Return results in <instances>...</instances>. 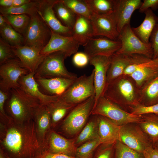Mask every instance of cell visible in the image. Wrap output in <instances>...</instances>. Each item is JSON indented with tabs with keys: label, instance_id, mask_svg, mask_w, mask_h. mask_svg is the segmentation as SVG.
Listing matches in <instances>:
<instances>
[{
	"label": "cell",
	"instance_id": "obj_1",
	"mask_svg": "<svg viewBox=\"0 0 158 158\" xmlns=\"http://www.w3.org/2000/svg\"><path fill=\"white\" fill-rule=\"evenodd\" d=\"M1 149L11 158H36L43 152L33 119L22 123L0 122Z\"/></svg>",
	"mask_w": 158,
	"mask_h": 158
},
{
	"label": "cell",
	"instance_id": "obj_2",
	"mask_svg": "<svg viewBox=\"0 0 158 158\" xmlns=\"http://www.w3.org/2000/svg\"><path fill=\"white\" fill-rule=\"evenodd\" d=\"M103 96L129 112L140 104V88L128 75L123 74L108 83Z\"/></svg>",
	"mask_w": 158,
	"mask_h": 158
},
{
	"label": "cell",
	"instance_id": "obj_3",
	"mask_svg": "<svg viewBox=\"0 0 158 158\" xmlns=\"http://www.w3.org/2000/svg\"><path fill=\"white\" fill-rule=\"evenodd\" d=\"M40 104L38 99L19 87L9 91L5 109L7 115L13 121L22 123L33 119L34 111Z\"/></svg>",
	"mask_w": 158,
	"mask_h": 158
},
{
	"label": "cell",
	"instance_id": "obj_4",
	"mask_svg": "<svg viewBox=\"0 0 158 158\" xmlns=\"http://www.w3.org/2000/svg\"><path fill=\"white\" fill-rule=\"evenodd\" d=\"M91 115L104 116L119 126L130 123H138L142 120L141 115H135L126 111L104 96L94 103Z\"/></svg>",
	"mask_w": 158,
	"mask_h": 158
},
{
	"label": "cell",
	"instance_id": "obj_5",
	"mask_svg": "<svg viewBox=\"0 0 158 158\" xmlns=\"http://www.w3.org/2000/svg\"><path fill=\"white\" fill-rule=\"evenodd\" d=\"M95 96L76 105L62 121L60 126V131L64 134L73 135L82 130L93 108Z\"/></svg>",
	"mask_w": 158,
	"mask_h": 158
},
{
	"label": "cell",
	"instance_id": "obj_6",
	"mask_svg": "<svg viewBox=\"0 0 158 158\" xmlns=\"http://www.w3.org/2000/svg\"><path fill=\"white\" fill-rule=\"evenodd\" d=\"M67 57L64 53L61 51L47 55L36 71L35 78L61 77L76 79L78 78L77 75L69 71L65 66L64 61Z\"/></svg>",
	"mask_w": 158,
	"mask_h": 158
},
{
	"label": "cell",
	"instance_id": "obj_7",
	"mask_svg": "<svg viewBox=\"0 0 158 158\" xmlns=\"http://www.w3.org/2000/svg\"><path fill=\"white\" fill-rule=\"evenodd\" d=\"M93 69L91 74L78 77L60 97L66 102L77 105L95 95Z\"/></svg>",
	"mask_w": 158,
	"mask_h": 158
},
{
	"label": "cell",
	"instance_id": "obj_8",
	"mask_svg": "<svg viewBox=\"0 0 158 158\" xmlns=\"http://www.w3.org/2000/svg\"><path fill=\"white\" fill-rule=\"evenodd\" d=\"M118 40L121 42V46L116 53L140 54L153 58V52L150 42L146 43L141 40L134 34L130 25L123 27L119 34Z\"/></svg>",
	"mask_w": 158,
	"mask_h": 158
},
{
	"label": "cell",
	"instance_id": "obj_9",
	"mask_svg": "<svg viewBox=\"0 0 158 158\" xmlns=\"http://www.w3.org/2000/svg\"><path fill=\"white\" fill-rule=\"evenodd\" d=\"M30 17L29 23L23 35L24 45L41 51L48 42L51 31L37 13Z\"/></svg>",
	"mask_w": 158,
	"mask_h": 158
},
{
	"label": "cell",
	"instance_id": "obj_10",
	"mask_svg": "<svg viewBox=\"0 0 158 158\" xmlns=\"http://www.w3.org/2000/svg\"><path fill=\"white\" fill-rule=\"evenodd\" d=\"M29 73L16 57L1 64L0 90L9 92L13 89L20 87L19 81L20 78Z\"/></svg>",
	"mask_w": 158,
	"mask_h": 158
},
{
	"label": "cell",
	"instance_id": "obj_11",
	"mask_svg": "<svg viewBox=\"0 0 158 158\" xmlns=\"http://www.w3.org/2000/svg\"><path fill=\"white\" fill-rule=\"evenodd\" d=\"M119 141L141 153L152 143L138 123H130L120 126Z\"/></svg>",
	"mask_w": 158,
	"mask_h": 158
},
{
	"label": "cell",
	"instance_id": "obj_12",
	"mask_svg": "<svg viewBox=\"0 0 158 158\" xmlns=\"http://www.w3.org/2000/svg\"><path fill=\"white\" fill-rule=\"evenodd\" d=\"M56 1L38 0L37 13L52 31L63 36L72 37V29L63 25L55 14L53 7Z\"/></svg>",
	"mask_w": 158,
	"mask_h": 158
},
{
	"label": "cell",
	"instance_id": "obj_13",
	"mask_svg": "<svg viewBox=\"0 0 158 158\" xmlns=\"http://www.w3.org/2000/svg\"><path fill=\"white\" fill-rule=\"evenodd\" d=\"M76 148L75 140L67 139L51 129L46 137L43 152L75 156Z\"/></svg>",
	"mask_w": 158,
	"mask_h": 158
},
{
	"label": "cell",
	"instance_id": "obj_14",
	"mask_svg": "<svg viewBox=\"0 0 158 158\" xmlns=\"http://www.w3.org/2000/svg\"><path fill=\"white\" fill-rule=\"evenodd\" d=\"M90 20L94 36H102L112 40H118L119 33L114 12L102 15L92 13Z\"/></svg>",
	"mask_w": 158,
	"mask_h": 158
},
{
	"label": "cell",
	"instance_id": "obj_15",
	"mask_svg": "<svg viewBox=\"0 0 158 158\" xmlns=\"http://www.w3.org/2000/svg\"><path fill=\"white\" fill-rule=\"evenodd\" d=\"M110 62V56H97L90 58L89 63L94 67L95 103L103 96L107 85V74Z\"/></svg>",
	"mask_w": 158,
	"mask_h": 158
},
{
	"label": "cell",
	"instance_id": "obj_16",
	"mask_svg": "<svg viewBox=\"0 0 158 158\" xmlns=\"http://www.w3.org/2000/svg\"><path fill=\"white\" fill-rule=\"evenodd\" d=\"M79 46L72 37L63 36L51 31L50 38L40 53L45 56L52 53L61 51L68 57L77 52Z\"/></svg>",
	"mask_w": 158,
	"mask_h": 158
},
{
	"label": "cell",
	"instance_id": "obj_17",
	"mask_svg": "<svg viewBox=\"0 0 158 158\" xmlns=\"http://www.w3.org/2000/svg\"><path fill=\"white\" fill-rule=\"evenodd\" d=\"M121 46L118 40H112L106 37L90 38L84 46V52L89 58L97 56L110 57Z\"/></svg>",
	"mask_w": 158,
	"mask_h": 158
},
{
	"label": "cell",
	"instance_id": "obj_18",
	"mask_svg": "<svg viewBox=\"0 0 158 158\" xmlns=\"http://www.w3.org/2000/svg\"><path fill=\"white\" fill-rule=\"evenodd\" d=\"M11 47L16 57L29 73H35L42 62L44 56L41 51L35 48L26 45Z\"/></svg>",
	"mask_w": 158,
	"mask_h": 158
},
{
	"label": "cell",
	"instance_id": "obj_19",
	"mask_svg": "<svg viewBox=\"0 0 158 158\" xmlns=\"http://www.w3.org/2000/svg\"><path fill=\"white\" fill-rule=\"evenodd\" d=\"M142 3L141 0H115L114 13L119 34L125 26L130 25L133 13Z\"/></svg>",
	"mask_w": 158,
	"mask_h": 158
},
{
	"label": "cell",
	"instance_id": "obj_20",
	"mask_svg": "<svg viewBox=\"0 0 158 158\" xmlns=\"http://www.w3.org/2000/svg\"><path fill=\"white\" fill-rule=\"evenodd\" d=\"M35 73H30L22 76L19 83L20 87L26 93L38 99L41 104L46 105L58 99L60 96L43 94L39 88L35 78Z\"/></svg>",
	"mask_w": 158,
	"mask_h": 158
},
{
	"label": "cell",
	"instance_id": "obj_21",
	"mask_svg": "<svg viewBox=\"0 0 158 158\" xmlns=\"http://www.w3.org/2000/svg\"><path fill=\"white\" fill-rule=\"evenodd\" d=\"M38 140L43 152V146L46 137L52 129L51 117L45 105L40 104L35 109L33 116Z\"/></svg>",
	"mask_w": 158,
	"mask_h": 158
},
{
	"label": "cell",
	"instance_id": "obj_22",
	"mask_svg": "<svg viewBox=\"0 0 158 158\" xmlns=\"http://www.w3.org/2000/svg\"><path fill=\"white\" fill-rule=\"evenodd\" d=\"M96 115L99 135L102 144L114 145L117 141L119 140L120 126L106 117Z\"/></svg>",
	"mask_w": 158,
	"mask_h": 158
},
{
	"label": "cell",
	"instance_id": "obj_23",
	"mask_svg": "<svg viewBox=\"0 0 158 158\" xmlns=\"http://www.w3.org/2000/svg\"><path fill=\"white\" fill-rule=\"evenodd\" d=\"M129 76L140 89L148 81L158 76V57L149 59Z\"/></svg>",
	"mask_w": 158,
	"mask_h": 158
},
{
	"label": "cell",
	"instance_id": "obj_24",
	"mask_svg": "<svg viewBox=\"0 0 158 158\" xmlns=\"http://www.w3.org/2000/svg\"><path fill=\"white\" fill-rule=\"evenodd\" d=\"M35 78L39 85L50 95L59 96L68 89L76 79L61 77Z\"/></svg>",
	"mask_w": 158,
	"mask_h": 158
},
{
	"label": "cell",
	"instance_id": "obj_25",
	"mask_svg": "<svg viewBox=\"0 0 158 158\" xmlns=\"http://www.w3.org/2000/svg\"><path fill=\"white\" fill-rule=\"evenodd\" d=\"M72 37L80 45L84 47L89 39L94 37L90 19L77 15L76 21L72 29Z\"/></svg>",
	"mask_w": 158,
	"mask_h": 158
},
{
	"label": "cell",
	"instance_id": "obj_26",
	"mask_svg": "<svg viewBox=\"0 0 158 158\" xmlns=\"http://www.w3.org/2000/svg\"><path fill=\"white\" fill-rule=\"evenodd\" d=\"M76 105L66 102L60 97L45 105L51 117L52 129L57 126Z\"/></svg>",
	"mask_w": 158,
	"mask_h": 158
},
{
	"label": "cell",
	"instance_id": "obj_27",
	"mask_svg": "<svg viewBox=\"0 0 158 158\" xmlns=\"http://www.w3.org/2000/svg\"><path fill=\"white\" fill-rule=\"evenodd\" d=\"M145 18L142 23L136 27L132 28L134 34L143 42L150 43V35L156 24L158 23V16L151 9L146 11Z\"/></svg>",
	"mask_w": 158,
	"mask_h": 158
},
{
	"label": "cell",
	"instance_id": "obj_28",
	"mask_svg": "<svg viewBox=\"0 0 158 158\" xmlns=\"http://www.w3.org/2000/svg\"><path fill=\"white\" fill-rule=\"evenodd\" d=\"M131 59V55L116 53L110 56V64L107 74V84L123 74Z\"/></svg>",
	"mask_w": 158,
	"mask_h": 158
},
{
	"label": "cell",
	"instance_id": "obj_29",
	"mask_svg": "<svg viewBox=\"0 0 158 158\" xmlns=\"http://www.w3.org/2000/svg\"><path fill=\"white\" fill-rule=\"evenodd\" d=\"M140 104L150 106L158 104V76L140 89Z\"/></svg>",
	"mask_w": 158,
	"mask_h": 158
},
{
	"label": "cell",
	"instance_id": "obj_30",
	"mask_svg": "<svg viewBox=\"0 0 158 158\" xmlns=\"http://www.w3.org/2000/svg\"><path fill=\"white\" fill-rule=\"evenodd\" d=\"M141 116L142 120L138 124L153 145L158 141V116L154 114Z\"/></svg>",
	"mask_w": 158,
	"mask_h": 158
},
{
	"label": "cell",
	"instance_id": "obj_31",
	"mask_svg": "<svg viewBox=\"0 0 158 158\" xmlns=\"http://www.w3.org/2000/svg\"><path fill=\"white\" fill-rule=\"evenodd\" d=\"M53 8L57 18L62 24L72 29L77 15L66 6L62 0H56Z\"/></svg>",
	"mask_w": 158,
	"mask_h": 158
},
{
	"label": "cell",
	"instance_id": "obj_32",
	"mask_svg": "<svg viewBox=\"0 0 158 158\" xmlns=\"http://www.w3.org/2000/svg\"><path fill=\"white\" fill-rule=\"evenodd\" d=\"M92 115L94 116L93 118L85 125L75 140L76 145L99 138L96 116Z\"/></svg>",
	"mask_w": 158,
	"mask_h": 158
},
{
	"label": "cell",
	"instance_id": "obj_33",
	"mask_svg": "<svg viewBox=\"0 0 158 158\" xmlns=\"http://www.w3.org/2000/svg\"><path fill=\"white\" fill-rule=\"evenodd\" d=\"M0 33L1 38L12 46L24 45L23 36L16 30L8 22L0 28Z\"/></svg>",
	"mask_w": 158,
	"mask_h": 158
},
{
	"label": "cell",
	"instance_id": "obj_34",
	"mask_svg": "<svg viewBox=\"0 0 158 158\" xmlns=\"http://www.w3.org/2000/svg\"><path fill=\"white\" fill-rule=\"evenodd\" d=\"M38 4V0H32L27 4L18 7H0V12L4 16L26 14L31 16L37 13Z\"/></svg>",
	"mask_w": 158,
	"mask_h": 158
},
{
	"label": "cell",
	"instance_id": "obj_35",
	"mask_svg": "<svg viewBox=\"0 0 158 158\" xmlns=\"http://www.w3.org/2000/svg\"><path fill=\"white\" fill-rule=\"evenodd\" d=\"M92 13L107 14L114 12L115 0H85Z\"/></svg>",
	"mask_w": 158,
	"mask_h": 158
},
{
	"label": "cell",
	"instance_id": "obj_36",
	"mask_svg": "<svg viewBox=\"0 0 158 158\" xmlns=\"http://www.w3.org/2000/svg\"><path fill=\"white\" fill-rule=\"evenodd\" d=\"M4 16L7 22L13 28L23 35L29 23L30 16L26 14Z\"/></svg>",
	"mask_w": 158,
	"mask_h": 158
},
{
	"label": "cell",
	"instance_id": "obj_37",
	"mask_svg": "<svg viewBox=\"0 0 158 158\" xmlns=\"http://www.w3.org/2000/svg\"><path fill=\"white\" fill-rule=\"evenodd\" d=\"M63 4L77 15H80L89 19L92 13L85 0H62Z\"/></svg>",
	"mask_w": 158,
	"mask_h": 158
},
{
	"label": "cell",
	"instance_id": "obj_38",
	"mask_svg": "<svg viewBox=\"0 0 158 158\" xmlns=\"http://www.w3.org/2000/svg\"><path fill=\"white\" fill-rule=\"evenodd\" d=\"M101 144L99 138L86 142L77 147L75 157L77 158H92L94 152Z\"/></svg>",
	"mask_w": 158,
	"mask_h": 158
},
{
	"label": "cell",
	"instance_id": "obj_39",
	"mask_svg": "<svg viewBox=\"0 0 158 158\" xmlns=\"http://www.w3.org/2000/svg\"><path fill=\"white\" fill-rule=\"evenodd\" d=\"M115 158H144L142 153L129 147L119 140L114 144Z\"/></svg>",
	"mask_w": 158,
	"mask_h": 158
},
{
	"label": "cell",
	"instance_id": "obj_40",
	"mask_svg": "<svg viewBox=\"0 0 158 158\" xmlns=\"http://www.w3.org/2000/svg\"><path fill=\"white\" fill-rule=\"evenodd\" d=\"M131 62L126 69L124 75H130L138 69L143 63L150 59L145 56L140 54H133L131 55Z\"/></svg>",
	"mask_w": 158,
	"mask_h": 158
},
{
	"label": "cell",
	"instance_id": "obj_41",
	"mask_svg": "<svg viewBox=\"0 0 158 158\" xmlns=\"http://www.w3.org/2000/svg\"><path fill=\"white\" fill-rule=\"evenodd\" d=\"M92 158H115L114 145L102 144Z\"/></svg>",
	"mask_w": 158,
	"mask_h": 158
},
{
	"label": "cell",
	"instance_id": "obj_42",
	"mask_svg": "<svg viewBox=\"0 0 158 158\" xmlns=\"http://www.w3.org/2000/svg\"><path fill=\"white\" fill-rule=\"evenodd\" d=\"M130 112L137 116L147 114H154L158 116V104L147 106L139 104L132 108Z\"/></svg>",
	"mask_w": 158,
	"mask_h": 158
},
{
	"label": "cell",
	"instance_id": "obj_43",
	"mask_svg": "<svg viewBox=\"0 0 158 158\" xmlns=\"http://www.w3.org/2000/svg\"><path fill=\"white\" fill-rule=\"evenodd\" d=\"M16 57L11 46L0 38V64L9 59Z\"/></svg>",
	"mask_w": 158,
	"mask_h": 158
},
{
	"label": "cell",
	"instance_id": "obj_44",
	"mask_svg": "<svg viewBox=\"0 0 158 158\" xmlns=\"http://www.w3.org/2000/svg\"><path fill=\"white\" fill-rule=\"evenodd\" d=\"M90 58L88 55L84 52H77L73 56L72 61L76 66L83 67L89 63Z\"/></svg>",
	"mask_w": 158,
	"mask_h": 158
},
{
	"label": "cell",
	"instance_id": "obj_45",
	"mask_svg": "<svg viewBox=\"0 0 158 158\" xmlns=\"http://www.w3.org/2000/svg\"><path fill=\"white\" fill-rule=\"evenodd\" d=\"M9 92L0 90V120L4 121L11 118L6 114L5 109V103L8 99Z\"/></svg>",
	"mask_w": 158,
	"mask_h": 158
},
{
	"label": "cell",
	"instance_id": "obj_46",
	"mask_svg": "<svg viewBox=\"0 0 158 158\" xmlns=\"http://www.w3.org/2000/svg\"><path fill=\"white\" fill-rule=\"evenodd\" d=\"M150 42L152 49L153 59L158 57V23L155 26L150 37Z\"/></svg>",
	"mask_w": 158,
	"mask_h": 158
},
{
	"label": "cell",
	"instance_id": "obj_47",
	"mask_svg": "<svg viewBox=\"0 0 158 158\" xmlns=\"http://www.w3.org/2000/svg\"><path fill=\"white\" fill-rule=\"evenodd\" d=\"M149 9L156 11L158 9V0H144L139 9V12L143 13Z\"/></svg>",
	"mask_w": 158,
	"mask_h": 158
},
{
	"label": "cell",
	"instance_id": "obj_48",
	"mask_svg": "<svg viewBox=\"0 0 158 158\" xmlns=\"http://www.w3.org/2000/svg\"><path fill=\"white\" fill-rule=\"evenodd\" d=\"M36 158H77L75 156L61 154L49 153L47 152H42Z\"/></svg>",
	"mask_w": 158,
	"mask_h": 158
},
{
	"label": "cell",
	"instance_id": "obj_49",
	"mask_svg": "<svg viewBox=\"0 0 158 158\" xmlns=\"http://www.w3.org/2000/svg\"><path fill=\"white\" fill-rule=\"evenodd\" d=\"M144 158H158V153L151 145L146 148L143 152Z\"/></svg>",
	"mask_w": 158,
	"mask_h": 158
},
{
	"label": "cell",
	"instance_id": "obj_50",
	"mask_svg": "<svg viewBox=\"0 0 158 158\" xmlns=\"http://www.w3.org/2000/svg\"><path fill=\"white\" fill-rule=\"evenodd\" d=\"M31 1L30 0H13V5L11 7L21 6L30 2Z\"/></svg>",
	"mask_w": 158,
	"mask_h": 158
},
{
	"label": "cell",
	"instance_id": "obj_51",
	"mask_svg": "<svg viewBox=\"0 0 158 158\" xmlns=\"http://www.w3.org/2000/svg\"><path fill=\"white\" fill-rule=\"evenodd\" d=\"M13 0H0V6L2 8H10L12 6Z\"/></svg>",
	"mask_w": 158,
	"mask_h": 158
},
{
	"label": "cell",
	"instance_id": "obj_52",
	"mask_svg": "<svg viewBox=\"0 0 158 158\" xmlns=\"http://www.w3.org/2000/svg\"><path fill=\"white\" fill-rule=\"evenodd\" d=\"M7 23L5 17L1 14L0 15V28L4 25Z\"/></svg>",
	"mask_w": 158,
	"mask_h": 158
},
{
	"label": "cell",
	"instance_id": "obj_53",
	"mask_svg": "<svg viewBox=\"0 0 158 158\" xmlns=\"http://www.w3.org/2000/svg\"><path fill=\"white\" fill-rule=\"evenodd\" d=\"M0 158H6L2 150H0Z\"/></svg>",
	"mask_w": 158,
	"mask_h": 158
},
{
	"label": "cell",
	"instance_id": "obj_54",
	"mask_svg": "<svg viewBox=\"0 0 158 158\" xmlns=\"http://www.w3.org/2000/svg\"><path fill=\"white\" fill-rule=\"evenodd\" d=\"M154 147L158 153V141L155 142L153 145Z\"/></svg>",
	"mask_w": 158,
	"mask_h": 158
},
{
	"label": "cell",
	"instance_id": "obj_55",
	"mask_svg": "<svg viewBox=\"0 0 158 158\" xmlns=\"http://www.w3.org/2000/svg\"><path fill=\"white\" fill-rule=\"evenodd\" d=\"M3 151V150H2ZM4 154L6 158H11L7 154L4 152Z\"/></svg>",
	"mask_w": 158,
	"mask_h": 158
},
{
	"label": "cell",
	"instance_id": "obj_56",
	"mask_svg": "<svg viewBox=\"0 0 158 158\" xmlns=\"http://www.w3.org/2000/svg\"></svg>",
	"mask_w": 158,
	"mask_h": 158
}]
</instances>
